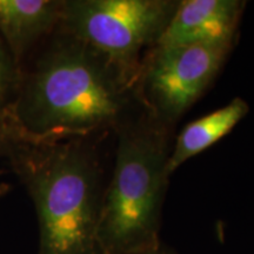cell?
<instances>
[{"instance_id": "1", "label": "cell", "mask_w": 254, "mask_h": 254, "mask_svg": "<svg viewBox=\"0 0 254 254\" xmlns=\"http://www.w3.org/2000/svg\"><path fill=\"white\" fill-rule=\"evenodd\" d=\"M135 87V79L106 56L57 28L23 68L6 124L31 142L97 138L132 118Z\"/></svg>"}, {"instance_id": "2", "label": "cell", "mask_w": 254, "mask_h": 254, "mask_svg": "<svg viewBox=\"0 0 254 254\" xmlns=\"http://www.w3.org/2000/svg\"><path fill=\"white\" fill-rule=\"evenodd\" d=\"M6 158L36 208L38 254H104L98 231L105 185L95 138L19 141Z\"/></svg>"}, {"instance_id": "3", "label": "cell", "mask_w": 254, "mask_h": 254, "mask_svg": "<svg viewBox=\"0 0 254 254\" xmlns=\"http://www.w3.org/2000/svg\"><path fill=\"white\" fill-rule=\"evenodd\" d=\"M171 131L172 125L144 110L117 129L116 160L98 231L104 254H142L163 245L159 231L170 179Z\"/></svg>"}, {"instance_id": "4", "label": "cell", "mask_w": 254, "mask_h": 254, "mask_svg": "<svg viewBox=\"0 0 254 254\" xmlns=\"http://www.w3.org/2000/svg\"><path fill=\"white\" fill-rule=\"evenodd\" d=\"M179 0H63L60 30L103 53L138 81L142 53L158 43Z\"/></svg>"}, {"instance_id": "5", "label": "cell", "mask_w": 254, "mask_h": 254, "mask_svg": "<svg viewBox=\"0 0 254 254\" xmlns=\"http://www.w3.org/2000/svg\"><path fill=\"white\" fill-rule=\"evenodd\" d=\"M234 41L154 46L141 60L136 97L141 109L173 125L217 78Z\"/></svg>"}, {"instance_id": "6", "label": "cell", "mask_w": 254, "mask_h": 254, "mask_svg": "<svg viewBox=\"0 0 254 254\" xmlns=\"http://www.w3.org/2000/svg\"><path fill=\"white\" fill-rule=\"evenodd\" d=\"M246 1L179 0L172 19L155 46L237 40Z\"/></svg>"}, {"instance_id": "7", "label": "cell", "mask_w": 254, "mask_h": 254, "mask_svg": "<svg viewBox=\"0 0 254 254\" xmlns=\"http://www.w3.org/2000/svg\"><path fill=\"white\" fill-rule=\"evenodd\" d=\"M63 0H0V37L24 68L37 44L59 27Z\"/></svg>"}, {"instance_id": "8", "label": "cell", "mask_w": 254, "mask_h": 254, "mask_svg": "<svg viewBox=\"0 0 254 254\" xmlns=\"http://www.w3.org/2000/svg\"><path fill=\"white\" fill-rule=\"evenodd\" d=\"M249 110L245 100L234 98L220 109L187 124L171 147L166 167L168 176H172L187 160L228 134L249 113Z\"/></svg>"}, {"instance_id": "9", "label": "cell", "mask_w": 254, "mask_h": 254, "mask_svg": "<svg viewBox=\"0 0 254 254\" xmlns=\"http://www.w3.org/2000/svg\"><path fill=\"white\" fill-rule=\"evenodd\" d=\"M21 78L23 67L0 37V122L6 124V117L18 94Z\"/></svg>"}, {"instance_id": "10", "label": "cell", "mask_w": 254, "mask_h": 254, "mask_svg": "<svg viewBox=\"0 0 254 254\" xmlns=\"http://www.w3.org/2000/svg\"><path fill=\"white\" fill-rule=\"evenodd\" d=\"M19 141H27L7 124L0 122V157H7L13 146Z\"/></svg>"}, {"instance_id": "11", "label": "cell", "mask_w": 254, "mask_h": 254, "mask_svg": "<svg viewBox=\"0 0 254 254\" xmlns=\"http://www.w3.org/2000/svg\"><path fill=\"white\" fill-rule=\"evenodd\" d=\"M142 254H173L171 251H168L167 249H165V247L161 245L160 247H158V249H155L153 251H150V252H146V253H142Z\"/></svg>"}, {"instance_id": "12", "label": "cell", "mask_w": 254, "mask_h": 254, "mask_svg": "<svg viewBox=\"0 0 254 254\" xmlns=\"http://www.w3.org/2000/svg\"><path fill=\"white\" fill-rule=\"evenodd\" d=\"M11 190H12L11 185H8V184L6 183H0V198L5 196Z\"/></svg>"}]
</instances>
